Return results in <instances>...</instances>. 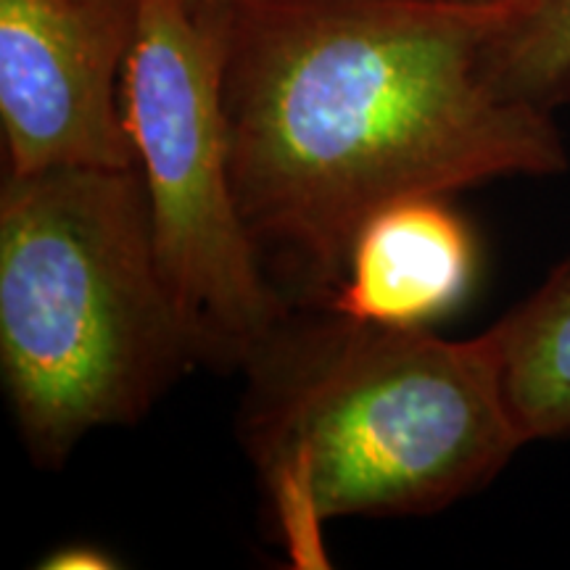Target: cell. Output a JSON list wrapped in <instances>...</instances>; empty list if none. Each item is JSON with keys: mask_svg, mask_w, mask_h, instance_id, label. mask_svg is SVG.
I'll use <instances>...</instances> for the list:
<instances>
[{"mask_svg": "<svg viewBox=\"0 0 570 570\" xmlns=\"http://www.w3.org/2000/svg\"><path fill=\"white\" fill-rule=\"evenodd\" d=\"M225 56L227 9L138 0L122 109L156 265L196 362L244 370L291 309L235 194Z\"/></svg>", "mask_w": 570, "mask_h": 570, "instance_id": "cell-4", "label": "cell"}, {"mask_svg": "<svg viewBox=\"0 0 570 570\" xmlns=\"http://www.w3.org/2000/svg\"><path fill=\"white\" fill-rule=\"evenodd\" d=\"M489 336L525 444L570 439V259L499 317Z\"/></svg>", "mask_w": 570, "mask_h": 570, "instance_id": "cell-7", "label": "cell"}, {"mask_svg": "<svg viewBox=\"0 0 570 570\" xmlns=\"http://www.w3.org/2000/svg\"><path fill=\"white\" fill-rule=\"evenodd\" d=\"M190 365L138 167L6 175L0 373L32 462L56 470L96 428L138 423Z\"/></svg>", "mask_w": 570, "mask_h": 570, "instance_id": "cell-3", "label": "cell"}, {"mask_svg": "<svg viewBox=\"0 0 570 570\" xmlns=\"http://www.w3.org/2000/svg\"><path fill=\"white\" fill-rule=\"evenodd\" d=\"M117 566L119 562L114 560L109 552L98 550V547L82 544V541L63 544L51 554H46L40 562V568H48V570H106Z\"/></svg>", "mask_w": 570, "mask_h": 570, "instance_id": "cell-9", "label": "cell"}, {"mask_svg": "<svg viewBox=\"0 0 570 570\" xmlns=\"http://www.w3.org/2000/svg\"><path fill=\"white\" fill-rule=\"evenodd\" d=\"M196 6H217V9H233V6L246 3V0H190Z\"/></svg>", "mask_w": 570, "mask_h": 570, "instance_id": "cell-10", "label": "cell"}, {"mask_svg": "<svg viewBox=\"0 0 570 570\" xmlns=\"http://www.w3.org/2000/svg\"><path fill=\"white\" fill-rule=\"evenodd\" d=\"M460 3H497V0H460Z\"/></svg>", "mask_w": 570, "mask_h": 570, "instance_id": "cell-11", "label": "cell"}, {"mask_svg": "<svg viewBox=\"0 0 570 570\" xmlns=\"http://www.w3.org/2000/svg\"><path fill=\"white\" fill-rule=\"evenodd\" d=\"M494 9L460 0L227 9L235 194L262 259L285 262L317 306L381 206L568 169L554 114L510 101L489 80Z\"/></svg>", "mask_w": 570, "mask_h": 570, "instance_id": "cell-1", "label": "cell"}, {"mask_svg": "<svg viewBox=\"0 0 570 570\" xmlns=\"http://www.w3.org/2000/svg\"><path fill=\"white\" fill-rule=\"evenodd\" d=\"M240 441L294 568H325V525L420 518L487 489L525 446L489 331L291 315L244 367Z\"/></svg>", "mask_w": 570, "mask_h": 570, "instance_id": "cell-2", "label": "cell"}, {"mask_svg": "<svg viewBox=\"0 0 570 570\" xmlns=\"http://www.w3.org/2000/svg\"><path fill=\"white\" fill-rule=\"evenodd\" d=\"M473 227L449 196H407L370 214L346 254L341 285L320 304L354 323L433 331L479 277Z\"/></svg>", "mask_w": 570, "mask_h": 570, "instance_id": "cell-6", "label": "cell"}, {"mask_svg": "<svg viewBox=\"0 0 570 570\" xmlns=\"http://www.w3.org/2000/svg\"><path fill=\"white\" fill-rule=\"evenodd\" d=\"M483 61L510 101L550 114L570 104V0H497Z\"/></svg>", "mask_w": 570, "mask_h": 570, "instance_id": "cell-8", "label": "cell"}, {"mask_svg": "<svg viewBox=\"0 0 570 570\" xmlns=\"http://www.w3.org/2000/svg\"><path fill=\"white\" fill-rule=\"evenodd\" d=\"M138 0H0L6 175L132 169L122 80Z\"/></svg>", "mask_w": 570, "mask_h": 570, "instance_id": "cell-5", "label": "cell"}]
</instances>
